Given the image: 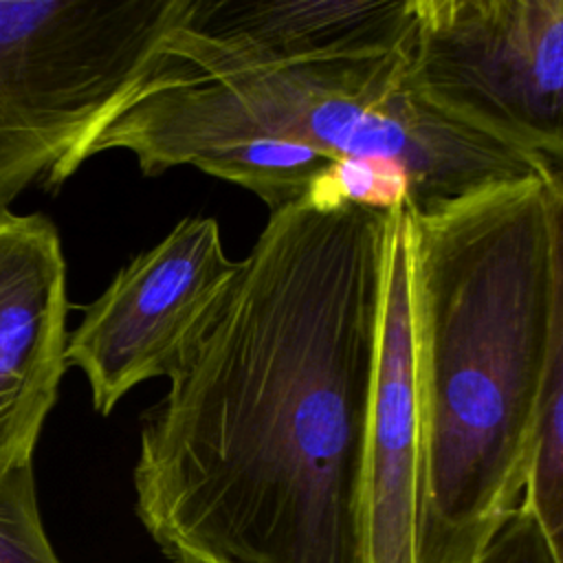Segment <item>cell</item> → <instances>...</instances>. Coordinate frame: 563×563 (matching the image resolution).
<instances>
[{
  "label": "cell",
  "instance_id": "1",
  "mask_svg": "<svg viewBox=\"0 0 563 563\" xmlns=\"http://www.w3.org/2000/svg\"><path fill=\"white\" fill-rule=\"evenodd\" d=\"M389 209L268 222L143 413L134 510L172 563H369Z\"/></svg>",
  "mask_w": 563,
  "mask_h": 563
},
{
  "label": "cell",
  "instance_id": "2",
  "mask_svg": "<svg viewBox=\"0 0 563 563\" xmlns=\"http://www.w3.org/2000/svg\"><path fill=\"white\" fill-rule=\"evenodd\" d=\"M420 427L416 563H471L519 506L563 361V180L407 209Z\"/></svg>",
  "mask_w": 563,
  "mask_h": 563
},
{
  "label": "cell",
  "instance_id": "3",
  "mask_svg": "<svg viewBox=\"0 0 563 563\" xmlns=\"http://www.w3.org/2000/svg\"><path fill=\"white\" fill-rule=\"evenodd\" d=\"M413 35V33H411ZM405 46L317 55L224 73L154 57L130 97L86 150L136 158L143 176L189 165L198 154L251 139L295 141L332 158L400 163L416 216L490 187L528 178L563 180V169L444 114L407 81Z\"/></svg>",
  "mask_w": 563,
  "mask_h": 563
},
{
  "label": "cell",
  "instance_id": "4",
  "mask_svg": "<svg viewBox=\"0 0 563 563\" xmlns=\"http://www.w3.org/2000/svg\"><path fill=\"white\" fill-rule=\"evenodd\" d=\"M185 0H0V209L57 191L152 66Z\"/></svg>",
  "mask_w": 563,
  "mask_h": 563
},
{
  "label": "cell",
  "instance_id": "5",
  "mask_svg": "<svg viewBox=\"0 0 563 563\" xmlns=\"http://www.w3.org/2000/svg\"><path fill=\"white\" fill-rule=\"evenodd\" d=\"M413 11L411 90L563 169V0H413Z\"/></svg>",
  "mask_w": 563,
  "mask_h": 563
},
{
  "label": "cell",
  "instance_id": "6",
  "mask_svg": "<svg viewBox=\"0 0 563 563\" xmlns=\"http://www.w3.org/2000/svg\"><path fill=\"white\" fill-rule=\"evenodd\" d=\"M238 262L227 255L216 218L187 216L84 308L68 332L66 367L84 372L97 413H112L143 380L167 376Z\"/></svg>",
  "mask_w": 563,
  "mask_h": 563
},
{
  "label": "cell",
  "instance_id": "7",
  "mask_svg": "<svg viewBox=\"0 0 563 563\" xmlns=\"http://www.w3.org/2000/svg\"><path fill=\"white\" fill-rule=\"evenodd\" d=\"M66 257L42 213L0 209V475L31 466L66 374Z\"/></svg>",
  "mask_w": 563,
  "mask_h": 563
},
{
  "label": "cell",
  "instance_id": "8",
  "mask_svg": "<svg viewBox=\"0 0 563 563\" xmlns=\"http://www.w3.org/2000/svg\"><path fill=\"white\" fill-rule=\"evenodd\" d=\"M413 0H185L158 57L224 73L317 55L405 46Z\"/></svg>",
  "mask_w": 563,
  "mask_h": 563
},
{
  "label": "cell",
  "instance_id": "9",
  "mask_svg": "<svg viewBox=\"0 0 563 563\" xmlns=\"http://www.w3.org/2000/svg\"><path fill=\"white\" fill-rule=\"evenodd\" d=\"M407 209H389L387 284L367 462L369 563H416L420 427L409 308Z\"/></svg>",
  "mask_w": 563,
  "mask_h": 563
},
{
  "label": "cell",
  "instance_id": "10",
  "mask_svg": "<svg viewBox=\"0 0 563 563\" xmlns=\"http://www.w3.org/2000/svg\"><path fill=\"white\" fill-rule=\"evenodd\" d=\"M334 158L325 152L282 139H251L198 154L189 165L255 194L268 213L306 200L314 178Z\"/></svg>",
  "mask_w": 563,
  "mask_h": 563
},
{
  "label": "cell",
  "instance_id": "11",
  "mask_svg": "<svg viewBox=\"0 0 563 563\" xmlns=\"http://www.w3.org/2000/svg\"><path fill=\"white\" fill-rule=\"evenodd\" d=\"M519 506L563 552V361L552 367L541 398Z\"/></svg>",
  "mask_w": 563,
  "mask_h": 563
},
{
  "label": "cell",
  "instance_id": "12",
  "mask_svg": "<svg viewBox=\"0 0 563 563\" xmlns=\"http://www.w3.org/2000/svg\"><path fill=\"white\" fill-rule=\"evenodd\" d=\"M411 183L407 169L389 158L343 156L334 158L310 185L306 200L321 207L343 202L391 209L409 202Z\"/></svg>",
  "mask_w": 563,
  "mask_h": 563
},
{
  "label": "cell",
  "instance_id": "13",
  "mask_svg": "<svg viewBox=\"0 0 563 563\" xmlns=\"http://www.w3.org/2000/svg\"><path fill=\"white\" fill-rule=\"evenodd\" d=\"M0 563H62L40 517L33 464L0 475Z\"/></svg>",
  "mask_w": 563,
  "mask_h": 563
},
{
  "label": "cell",
  "instance_id": "14",
  "mask_svg": "<svg viewBox=\"0 0 563 563\" xmlns=\"http://www.w3.org/2000/svg\"><path fill=\"white\" fill-rule=\"evenodd\" d=\"M537 519L517 506L488 545L471 563H563Z\"/></svg>",
  "mask_w": 563,
  "mask_h": 563
}]
</instances>
